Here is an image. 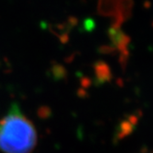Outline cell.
Wrapping results in <instances>:
<instances>
[{"mask_svg": "<svg viewBox=\"0 0 153 153\" xmlns=\"http://www.w3.org/2000/svg\"><path fill=\"white\" fill-rule=\"evenodd\" d=\"M36 143L34 126L14 105L0 120V150L4 153H30Z\"/></svg>", "mask_w": 153, "mask_h": 153, "instance_id": "6da1fadb", "label": "cell"}]
</instances>
